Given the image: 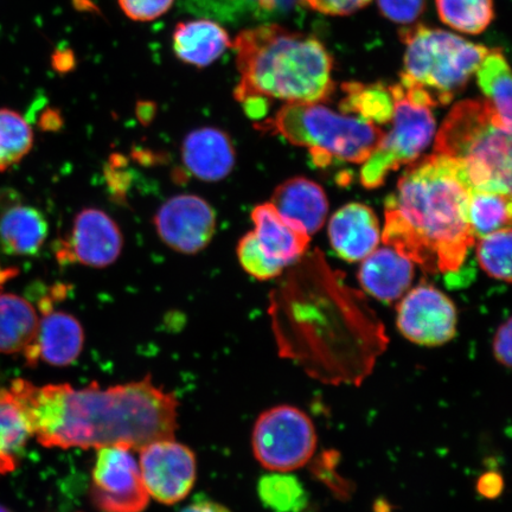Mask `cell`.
I'll use <instances>...</instances> for the list:
<instances>
[{"label":"cell","instance_id":"6da1fadb","mask_svg":"<svg viewBox=\"0 0 512 512\" xmlns=\"http://www.w3.org/2000/svg\"><path fill=\"white\" fill-rule=\"evenodd\" d=\"M10 392L27 416L32 437L48 448L125 446L132 451L152 441L175 438L178 401L153 383L140 381L102 388L98 382L37 387L17 379Z\"/></svg>","mask_w":512,"mask_h":512},{"label":"cell","instance_id":"7a4b0ae2","mask_svg":"<svg viewBox=\"0 0 512 512\" xmlns=\"http://www.w3.org/2000/svg\"><path fill=\"white\" fill-rule=\"evenodd\" d=\"M472 188L457 160L433 153L413 163L384 207L381 239L428 273H456L476 242Z\"/></svg>","mask_w":512,"mask_h":512},{"label":"cell","instance_id":"3957f363","mask_svg":"<svg viewBox=\"0 0 512 512\" xmlns=\"http://www.w3.org/2000/svg\"><path fill=\"white\" fill-rule=\"evenodd\" d=\"M241 76L236 100L324 102L335 91L331 55L316 37L278 24L243 30L232 46Z\"/></svg>","mask_w":512,"mask_h":512},{"label":"cell","instance_id":"277c9868","mask_svg":"<svg viewBox=\"0 0 512 512\" xmlns=\"http://www.w3.org/2000/svg\"><path fill=\"white\" fill-rule=\"evenodd\" d=\"M435 153L463 166L472 190L511 195V132L486 100H465L448 113Z\"/></svg>","mask_w":512,"mask_h":512},{"label":"cell","instance_id":"5b68a950","mask_svg":"<svg viewBox=\"0 0 512 512\" xmlns=\"http://www.w3.org/2000/svg\"><path fill=\"white\" fill-rule=\"evenodd\" d=\"M293 145L307 147L319 166L339 162L363 164L380 144L384 131L351 113H338L322 102L286 104L258 125Z\"/></svg>","mask_w":512,"mask_h":512},{"label":"cell","instance_id":"8992f818","mask_svg":"<svg viewBox=\"0 0 512 512\" xmlns=\"http://www.w3.org/2000/svg\"><path fill=\"white\" fill-rule=\"evenodd\" d=\"M406 44L401 85L422 89L435 106L462 92L489 49L452 32L418 24L400 31Z\"/></svg>","mask_w":512,"mask_h":512},{"label":"cell","instance_id":"52a82bcc","mask_svg":"<svg viewBox=\"0 0 512 512\" xmlns=\"http://www.w3.org/2000/svg\"><path fill=\"white\" fill-rule=\"evenodd\" d=\"M393 95L392 130L384 133L375 151L363 163L361 183L364 188H380L390 172L415 162L430 145L435 134L433 100L420 88L389 86Z\"/></svg>","mask_w":512,"mask_h":512},{"label":"cell","instance_id":"ba28073f","mask_svg":"<svg viewBox=\"0 0 512 512\" xmlns=\"http://www.w3.org/2000/svg\"><path fill=\"white\" fill-rule=\"evenodd\" d=\"M254 457L272 472H291L310 462L317 448L315 425L302 409L281 405L259 415L252 433Z\"/></svg>","mask_w":512,"mask_h":512},{"label":"cell","instance_id":"9c48e42d","mask_svg":"<svg viewBox=\"0 0 512 512\" xmlns=\"http://www.w3.org/2000/svg\"><path fill=\"white\" fill-rule=\"evenodd\" d=\"M92 472L91 499L101 512H143L150 502L138 459L125 446L99 448Z\"/></svg>","mask_w":512,"mask_h":512},{"label":"cell","instance_id":"30bf717a","mask_svg":"<svg viewBox=\"0 0 512 512\" xmlns=\"http://www.w3.org/2000/svg\"><path fill=\"white\" fill-rule=\"evenodd\" d=\"M139 469L147 494L174 505L187 498L197 477L195 453L175 438L160 439L140 448Z\"/></svg>","mask_w":512,"mask_h":512},{"label":"cell","instance_id":"8fae6325","mask_svg":"<svg viewBox=\"0 0 512 512\" xmlns=\"http://www.w3.org/2000/svg\"><path fill=\"white\" fill-rule=\"evenodd\" d=\"M396 325L409 342L441 347L457 335V309L438 288L420 285L401 300Z\"/></svg>","mask_w":512,"mask_h":512},{"label":"cell","instance_id":"7c38bea8","mask_svg":"<svg viewBox=\"0 0 512 512\" xmlns=\"http://www.w3.org/2000/svg\"><path fill=\"white\" fill-rule=\"evenodd\" d=\"M156 232L177 253L194 255L209 246L216 233V213L213 207L197 195H177L169 198L157 210Z\"/></svg>","mask_w":512,"mask_h":512},{"label":"cell","instance_id":"4fadbf2b","mask_svg":"<svg viewBox=\"0 0 512 512\" xmlns=\"http://www.w3.org/2000/svg\"><path fill=\"white\" fill-rule=\"evenodd\" d=\"M124 235L118 223L98 208H86L75 216L69 239L60 242L57 259L62 264L106 268L120 258Z\"/></svg>","mask_w":512,"mask_h":512},{"label":"cell","instance_id":"5bb4252c","mask_svg":"<svg viewBox=\"0 0 512 512\" xmlns=\"http://www.w3.org/2000/svg\"><path fill=\"white\" fill-rule=\"evenodd\" d=\"M40 311L42 316L31 364L42 360L54 367L70 366L81 355L85 330L78 318L55 310L48 297L41 300Z\"/></svg>","mask_w":512,"mask_h":512},{"label":"cell","instance_id":"9a60e30c","mask_svg":"<svg viewBox=\"0 0 512 512\" xmlns=\"http://www.w3.org/2000/svg\"><path fill=\"white\" fill-rule=\"evenodd\" d=\"M181 151L185 168L202 182H221L234 170V145L221 128L206 126L191 131Z\"/></svg>","mask_w":512,"mask_h":512},{"label":"cell","instance_id":"2e32d148","mask_svg":"<svg viewBox=\"0 0 512 512\" xmlns=\"http://www.w3.org/2000/svg\"><path fill=\"white\" fill-rule=\"evenodd\" d=\"M332 248L342 259L356 262L366 259L381 241L379 220L373 209L350 203L336 211L329 224Z\"/></svg>","mask_w":512,"mask_h":512},{"label":"cell","instance_id":"e0dca14e","mask_svg":"<svg viewBox=\"0 0 512 512\" xmlns=\"http://www.w3.org/2000/svg\"><path fill=\"white\" fill-rule=\"evenodd\" d=\"M283 219L307 235L318 232L328 215V197L320 185L304 177L288 179L270 202Z\"/></svg>","mask_w":512,"mask_h":512},{"label":"cell","instance_id":"ac0fdd59","mask_svg":"<svg viewBox=\"0 0 512 512\" xmlns=\"http://www.w3.org/2000/svg\"><path fill=\"white\" fill-rule=\"evenodd\" d=\"M256 242L275 266L284 268L302 258L310 235L288 224L271 203L260 204L252 213Z\"/></svg>","mask_w":512,"mask_h":512},{"label":"cell","instance_id":"d6986e66","mask_svg":"<svg viewBox=\"0 0 512 512\" xmlns=\"http://www.w3.org/2000/svg\"><path fill=\"white\" fill-rule=\"evenodd\" d=\"M358 279L370 296L393 303L405 294L413 280V262L392 247H383L363 259Z\"/></svg>","mask_w":512,"mask_h":512},{"label":"cell","instance_id":"ffe728a7","mask_svg":"<svg viewBox=\"0 0 512 512\" xmlns=\"http://www.w3.org/2000/svg\"><path fill=\"white\" fill-rule=\"evenodd\" d=\"M232 46L227 30L210 19L179 22L172 34L177 59L196 68L209 67Z\"/></svg>","mask_w":512,"mask_h":512},{"label":"cell","instance_id":"44dd1931","mask_svg":"<svg viewBox=\"0 0 512 512\" xmlns=\"http://www.w3.org/2000/svg\"><path fill=\"white\" fill-rule=\"evenodd\" d=\"M40 317L27 299L14 293H0V352L23 354L31 364Z\"/></svg>","mask_w":512,"mask_h":512},{"label":"cell","instance_id":"7402d4cb","mask_svg":"<svg viewBox=\"0 0 512 512\" xmlns=\"http://www.w3.org/2000/svg\"><path fill=\"white\" fill-rule=\"evenodd\" d=\"M48 234L46 217L34 207L14 204L0 215V246L10 255L38 254Z\"/></svg>","mask_w":512,"mask_h":512},{"label":"cell","instance_id":"603a6c76","mask_svg":"<svg viewBox=\"0 0 512 512\" xmlns=\"http://www.w3.org/2000/svg\"><path fill=\"white\" fill-rule=\"evenodd\" d=\"M32 437L21 405L9 390L0 389V475L12 472Z\"/></svg>","mask_w":512,"mask_h":512},{"label":"cell","instance_id":"cb8c5ba5","mask_svg":"<svg viewBox=\"0 0 512 512\" xmlns=\"http://www.w3.org/2000/svg\"><path fill=\"white\" fill-rule=\"evenodd\" d=\"M478 86L501 123L511 132V74L499 49L489 50L477 69Z\"/></svg>","mask_w":512,"mask_h":512},{"label":"cell","instance_id":"d4e9b609","mask_svg":"<svg viewBox=\"0 0 512 512\" xmlns=\"http://www.w3.org/2000/svg\"><path fill=\"white\" fill-rule=\"evenodd\" d=\"M343 91L345 98L339 106L342 112L358 115L376 125L387 124L392 119L394 100L389 87L347 83Z\"/></svg>","mask_w":512,"mask_h":512},{"label":"cell","instance_id":"484cf974","mask_svg":"<svg viewBox=\"0 0 512 512\" xmlns=\"http://www.w3.org/2000/svg\"><path fill=\"white\" fill-rule=\"evenodd\" d=\"M469 215L476 239L508 228L511 222V195L472 190Z\"/></svg>","mask_w":512,"mask_h":512},{"label":"cell","instance_id":"4316f807","mask_svg":"<svg viewBox=\"0 0 512 512\" xmlns=\"http://www.w3.org/2000/svg\"><path fill=\"white\" fill-rule=\"evenodd\" d=\"M435 4L441 21L465 34H482L495 17L494 0H435Z\"/></svg>","mask_w":512,"mask_h":512},{"label":"cell","instance_id":"83f0119b","mask_svg":"<svg viewBox=\"0 0 512 512\" xmlns=\"http://www.w3.org/2000/svg\"><path fill=\"white\" fill-rule=\"evenodd\" d=\"M258 495L262 504L273 512H302L307 505L303 483L287 472H273L260 478Z\"/></svg>","mask_w":512,"mask_h":512},{"label":"cell","instance_id":"f1b7e54d","mask_svg":"<svg viewBox=\"0 0 512 512\" xmlns=\"http://www.w3.org/2000/svg\"><path fill=\"white\" fill-rule=\"evenodd\" d=\"M34 145V133L22 114L0 108V172L21 162Z\"/></svg>","mask_w":512,"mask_h":512},{"label":"cell","instance_id":"f546056e","mask_svg":"<svg viewBox=\"0 0 512 512\" xmlns=\"http://www.w3.org/2000/svg\"><path fill=\"white\" fill-rule=\"evenodd\" d=\"M511 228H503L480 238L477 256L490 277L511 283Z\"/></svg>","mask_w":512,"mask_h":512},{"label":"cell","instance_id":"4dcf8cb0","mask_svg":"<svg viewBox=\"0 0 512 512\" xmlns=\"http://www.w3.org/2000/svg\"><path fill=\"white\" fill-rule=\"evenodd\" d=\"M238 258L243 270L258 280H270L283 272L262 253L253 232L247 233L239 241Z\"/></svg>","mask_w":512,"mask_h":512},{"label":"cell","instance_id":"1f68e13d","mask_svg":"<svg viewBox=\"0 0 512 512\" xmlns=\"http://www.w3.org/2000/svg\"><path fill=\"white\" fill-rule=\"evenodd\" d=\"M239 2L247 15L259 21L283 18L307 6L306 0H239Z\"/></svg>","mask_w":512,"mask_h":512},{"label":"cell","instance_id":"d6a6232c","mask_svg":"<svg viewBox=\"0 0 512 512\" xmlns=\"http://www.w3.org/2000/svg\"><path fill=\"white\" fill-rule=\"evenodd\" d=\"M118 3L132 21L151 22L164 16L175 0H118Z\"/></svg>","mask_w":512,"mask_h":512},{"label":"cell","instance_id":"836d02e7","mask_svg":"<svg viewBox=\"0 0 512 512\" xmlns=\"http://www.w3.org/2000/svg\"><path fill=\"white\" fill-rule=\"evenodd\" d=\"M380 10L390 21L413 23L425 10L426 0H377Z\"/></svg>","mask_w":512,"mask_h":512},{"label":"cell","instance_id":"e575fe53","mask_svg":"<svg viewBox=\"0 0 512 512\" xmlns=\"http://www.w3.org/2000/svg\"><path fill=\"white\" fill-rule=\"evenodd\" d=\"M371 0H306L307 6L324 15L349 16L366 8Z\"/></svg>","mask_w":512,"mask_h":512},{"label":"cell","instance_id":"d590c367","mask_svg":"<svg viewBox=\"0 0 512 512\" xmlns=\"http://www.w3.org/2000/svg\"><path fill=\"white\" fill-rule=\"evenodd\" d=\"M511 319L499 326L494 337L495 360L505 368L511 367Z\"/></svg>","mask_w":512,"mask_h":512},{"label":"cell","instance_id":"8d00e7d4","mask_svg":"<svg viewBox=\"0 0 512 512\" xmlns=\"http://www.w3.org/2000/svg\"><path fill=\"white\" fill-rule=\"evenodd\" d=\"M504 479L498 472H485L477 482V491L486 499H496L502 495Z\"/></svg>","mask_w":512,"mask_h":512},{"label":"cell","instance_id":"74e56055","mask_svg":"<svg viewBox=\"0 0 512 512\" xmlns=\"http://www.w3.org/2000/svg\"><path fill=\"white\" fill-rule=\"evenodd\" d=\"M181 512H232L224 505L211 501L195 502L185 507Z\"/></svg>","mask_w":512,"mask_h":512},{"label":"cell","instance_id":"f35d334b","mask_svg":"<svg viewBox=\"0 0 512 512\" xmlns=\"http://www.w3.org/2000/svg\"><path fill=\"white\" fill-rule=\"evenodd\" d=\"M156 106L152 102H142L138 106V117L143 124L150 123L153 115H155Z\"/></svg>","mask_w":512,"mask_h":512},{"label":"cell","instance_id":"ab89813d","mask_svg":"<svg viewBox=\"0 0 512 512\" xmlns=\"http://www.w3.org/2000/svg\"><path fill=\"white\" fill-rule=\"evenodd\" d=\"M17 271L12 270H3L2 267H0V285L4 284L5 281H8L10 278L15 277Z\"/></svg>","mask_w":512,"mask_h":512},{"label":"cell","instance_id":"60d3db41","mask_svg":"<svg viewBox=\"0 0 512 512\" xmlns=\"http://www.w3.org/2000/svg\"><path fill=\"white\" fill-rule=\"evenodd\" d=\"M0 512H11L9 509H6L3 507V505H0Z\"/></svg>","mask_w":512,"mask_h":512}]
</instances>
